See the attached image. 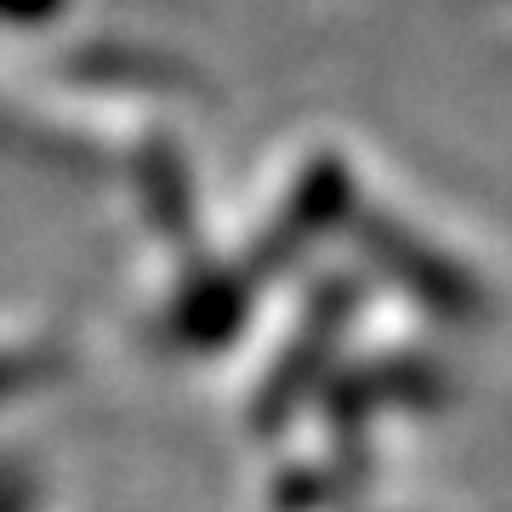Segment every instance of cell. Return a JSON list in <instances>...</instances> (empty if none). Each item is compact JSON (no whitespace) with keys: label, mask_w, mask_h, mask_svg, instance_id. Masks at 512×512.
<instances>
[{"label":"cell","mask_w":512,"mask_h":512,"mask_svg":"<svg viewBox=\"0 0 512 512\" xmlns=\"http://www.w3.org/2000/svg\"><path fill=\"white\" fill-rule=\"evenodd\" d=\"M0 512H29V484L18 467H0Z\"/></svg>","instance_id":"6da1fadb"},{"label":"cell","mask_w":512,"mask_h":512,"mask_svg":"<svg viewBox=\"0 0 512 512\" xmlns=\"http://www.w3.org/2000/svg\"><path fill=\"white\" fill-rule=\"evenodd\" d=\"M29 376H35L29 365H6V359H0V399H6V393H18V387L29 382Z\"/></svg>","instance_id":"7a4b0ae2"}]
</instances>
